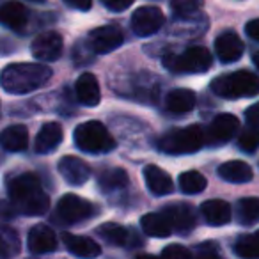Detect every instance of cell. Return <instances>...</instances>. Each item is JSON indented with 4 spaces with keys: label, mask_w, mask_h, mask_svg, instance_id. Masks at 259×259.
Returning a JSON list of instances; mask_svg holds the SVG:
<instances>
[{
    "label": "cell",
    "mask_w": 259,
    "mask_h": 259,
    "mask_svg": "<svg viewBox=\"0 0 259 259\" xmlns=\"http://www.w3.org/2000/svg\"><path fill=\"white\" fill-rule=\"evenodd\" d=\"M201 215L209 226H226L231 220V206L222 199H211L202 202Z\"/></svg>",
    "instance_id": "44dd1931"
},
{
    "label": "cell",
    "mask_w": 259,
    "mask_h": 259,
    "mask_svg": "<svg viewBox=\"0 0 259 259\" xmlns=\"http://www.w3.org/2000/svg\"><path fill=\"white\" fill-rule=\"evenodd\" d=\"M245 119H247L248 124H254V126H259V101L245 110Z\"/></svg>",
    "instance_id": "d590c367"
},
{
    "label": "cell",
    "mask_w": 259,
    "mask_h": 259,
    "mask_svg": "<svg viewBox=\"0 0 259 259\" xmlns=\"http://www.w3.org/2000/svg\"><path fill=\"white\" fill-rule=\"evenodd\" d=\"M202 4H204V0H170V9L176 18H183V16L197 13L202 8Z\"/></svg>",
    "instance_id": "1f68e13d"
},
{
    "label": "cell",
    "mask_w": 259,
    "mask_h": 259,
    "mask_svg": "<svg viewBox=\"0 0 259 259\" xmlns=\"http://www.w3.org/2000/svg\"><path fill=\"white\" fill-rule=\"evenodd\" d=\"M52 78V69L43 62H16L2 71V87L9 94H29Z\"/></svg>",
    "instance_id": "7a4b0ae2"
},
{
    "label": "cell",
    "mask_w": 259,
    "mask_h": 259,
    "mask_svg": "<svg viewBox=\"0 0 259 259\" xmlns=\"http://www.w3.org/2000/svg\"><path fill=\"white\" fill-rule=\"evenodd\" d=\"M144 181H146V185H148L149 192H151L153 195H158V197L169 195L170 192L174 190L172 178H170L165 170L156 165H146Z\"/></svg>",
    "instance_id": "ac0fdd59"
},
{
    "label": "cell",
    "mask_w": 259,
    "mask_h": 259,
    "mask_svg": "<svg viewBox=\"0 0 259 259\" xmlns=\"http://www.w3.org/2000/svg\"><path fill=\"white\" fill-rule=\"evenodd\" d=\"M252 62H254L255 68H257V71H259V52H255V54H254V57H252Z\"/></svg>",
    "instance_id": "ab89813d"
},
{
    "label": "cell",
    "mask_w": 259,
    "mask_h": 259,
    "mask_svg": "<svg viewBox=\"0 0 259 259\" xmlns=\"http://www.w3.org/2000/svg\"><path fill=\"white\" fill-rule=\"evenodd\" d=\"M197 254L199 255H219V247L215 243H202L197 247Z\"/></svg>",
    "instance_id": "f35d334b"
},
{
    "label": "cell",
    "mask_w": 259,
    "mask_h": 259,
    "mask_svg": "<svg viewBox=\"0 0 259 259\" xmlns=\"http://www.w3.org/2000/svg\"><path fill=\"white\" fill-rule=\"evenodd\" d=\"M240 130V121L233 114H220L206 128V144L222 146L236 135Z\"/></svg>",
    "instance_id": "9c48e42d"
},
{
    "label": "cell",
    "mask_w": 259,
    "mask_h": 259,
    "mask_svg": "<svg viewBox=\"0 0 259 259\" xmlns=\"http://www.w3.org/2000/svg\"><path fill=\"white\" fill-rule=\"evenodd\" d=\"M238 144L245 153H255L259 149V126L248 124L247 128L241 130Z\"/></svg>",
    "instance_id": "4dcf8cb0"
},
{
    "label": "cell",
    "mask_w": 259,
    "mask_h": 259,
    "mask_svg": "<svg viewBox=\"0 0 259 259\" xmlns=\"http://www.w3.org/2000/svg\"><path fill=\"white\" fill-rule=\"evenodd\" d=\"M62 142V128L59 122H47L41 126L39 134L36 137V144L34 149L39 155H48L54 153L59 148V144Z\"/></svg>",
    "instance_id": "e0dca14e"
},
{
    "label": "cell",
    "mask_w": 259,
    "mask_h": 259,
    "mask_svg": "<svg viewBox=\"0 0 259 259\" xmlns=\"http://www.w3.org/2000/svg\"><path fill=\"white\" fill-rule=\"evenodd\" d=\"M2 250H4V257L18 254V250H20L18 234H16L13 229H9V227H4V229H2Z\"/></svg>",
    "instance_id": "d6a6232c"
},
{
    "label": "cell",
    "mask_w": 259,
    "mask_h": 259,
    "mask_svg": "<svg viewBox=\"0 0 259 259\" xmlns=\"http://www.w3.org/2000/svg\"><path fill=\"white\" fill-rule=\"evenodd\" d=\"M0 22L11 30H23V27L29 22V13L23 4L11 0V2H6L0 9Z\"/></svg>",
    "instance_id": "ffe728a7"
},
{
    "label": "cell",
    "mask_w": 259,
    "mask_h": 259,
    "mask_svg": "<svg viewBox=\"0 0 259 259\" xmlns=\"http://www.w3.org/2000/svg\"><path fill=\"white\" fill-rule=\"evenodd\" d=\"M141 226L142 231L149 236L155 238H167L174 233V227L170 226L169 219L163 215L162 211L160 213H148L141 219Z\"/></svg>",
    "instance_id": "d4e9b609"
},
{
    "label": "cell",
    "mask_w": 259,
    "mask_h": 259,
    "mask_svg": "<svg viewBox=\"0 0 259 259\" xmlns=\"http://www.w3.org/2000/svg\"><path fill=\"white\" fill-rule=\"evenodd\" d=\"M75 93L78 101L85 107H96L101 100L100 83H98L96 76L91 75V73H83V75L78 76L75 83Z\"/></svg>",
    "instance_id": "d6986e66"
},
{
    "label": "cell",
    "mask_w": 259,
    "mask_h": 259,
    "mask_svg": "<svg viewBox=\"0 0 259 259\" xmlns=\"http://www.w3.org/2000/svg\"><path fill=\"white\" fill-rule=\"evenodd\" d=\"M122 41H124V37H122V32L117 27L105 25V27H100V29H94L93 32L89 34L87 43H89L91 50H93L94 54L105 55L121 47Z\"/></svg>",
    "instance_id": "30bf717a"
},
{
    "label": "cell",
    "mask_w": 259,
    "mask_h": 259,
    "mask_svg": "<svg viewBox=\"0 0 259 259\" xmlns=\"http://www.w3.org/2000/svg\"><path fill=\"white\" fill-rule=\"evenodd\" d=\"M178 181H180V188L188 195L201 194L206 188V185H208L206 178L201 172H197V170H187V172L181 174Z\"/></svg>",
    "instance_id": "f1b7e54d"
},
{
    "label": "cell",
    "mask_w": 259,
    "mask_h": 259,
    "mask_svg": "<svg viewBox=\"0 0 259 259\" xmlns=\"http://www.w3.org/2000/svg\"><path fill=\"white\" fill-rule=\"evenodd\" d=\"M238 220L243 226H254L259 222V197H243L238 201Z\"/></svg>",
    "instance_id": "83f0119b"
},
{
    "label": "cell",
    "mask_w": 259,
    "mask_h": 259,
    "mask_svg": "<svg viewBox=\"0 0 259 259\" xmlns=\"http://www.w3.org/2000/svg\"><path fill=\"white\" fill-rule=\"evenodd\" d=\"M234 252L240 257H259V231L241 236L234 245Z\"/></svg>",
    "instance_id": "f546056e"
},
{
    "label": "cell",
    "mask_w": 259,
    "mask_h": 259,
    "mask_svg": "<svg viewBox=\"0 0 259 259\" xmlns=\"http://www.w3.org/2000/svg\"><path fill=\"white\" fill-rule=\"evenodd\" d=\"M134 2L135 0H103V6L108 11L121 13V11H124V9H128Z\"/></svg>",
    "instance_id": "e575fe53"
},
{
    "label": "cell",
    "mask_w": 259,
    "mask_h": 259,
    "mask_svg": "<svg viewBox=\"0 0 259 259\" xmlns=\"http://www.w3.org/2000/svg\"><path fill=\"white\" fill-rule=\"evenodd\" d=\"M59 172L66 180V183L80 187V185H83L89 180L91 167L83 160L76 158V156H64L59 162Z\"/></svg>",
    "instance_id": "2e32d148"
},
{
    "label": "cell",
    "mask_w": 259,
    "mask_h": 259,
    "mask_svg": "<svg viewBox=\"0 0 259 259\" xmlns=\"http://www.w3.org/2000/svg\"><path fill=\"white\" fill-rule=\"evenodd\" d=\"M163 215L169 219L170 226L174 227L176 233H190L197 224V217L192 206L185 204V202H176V204H169L162 209Z\"/></svg>",
    "instance_id": "4fadbf2b"
},
{
    "label": "cell",
    "mask_w": 259,
    "mask_h": 259,
    "mask_svg": "<svg viewBox=\"0 0 259 259\" xmlns=\"http://www.w3.org/2000/svg\"><path fill=\"white\" fill-rule=\"evenodd\" d=\"M211 91L226 100L252 98L259 94V76L247 69L220 75L211 82Z\"/></svg>",
    "instance_id": "277c9868"
},
{
    "label": "cell",
    "mask_w": 259,
    "mask_h": 259,
    "mask_svg": "<svg viewBox=\"0 0 259 259\" xmlns=\"http://www.w3.org/2000/svg\"><path fill=\"white\" fill-rule=\"evenodd\" d=\"M34 2H41V0H34Z\"/></svg>",
    "instance_id": "60d3db41"
},
{
    "label": "cell",
    "mask_w": 259,
    "mask_h": 259,
    "mask_svg": "<svg viewBox=\"0 0 259 259\" xmlns=\"http://www.w3.org/2000/svg\"><path fill=\"white\" fill-rule=\"evenodd\" d=\"M9 202L13 209L22 215H43L50 208V197L41 188L36 174H20L9 181Z\"/></svg>",
    "instance_id": "6da1fadb"
},
{
    "label": "cell",
    "mask_w": 259,
    "mask_h": 259,
    "mask_svg": "<svg viewBox=\"0 0 259 259\" xmlns=\"http://www.w3.org/2000/svg\"><path fill=\"white\" fill-rule=\"evenodd\" d=\"M219 176L229 183H248L254 176L250 165L241 160H231L219 167Z\"/></svg>",
    "instance_id": "cb8c5ba5"
},
{
    "label": "cell",
    "mask_w": 259,
    "mask_h": 259,
    "mask_svg": "<svg viewBox=\"0 0 259 259\" xmlns=\"http://www.w3.org/2000/svg\"><path fill=\"white\" fill-rule=\"evenodd\" d=\"M27 245H29V250L36 255L50 254V252H54L57 248V236L48 226L37 224L29 231Z\"/></svg>",
    "instance_id": "9a60e30c"
},
{
    "label": "cell",
    "mask_w": 259,
    "mask_h": 259,
    "mask_svg": "<svg viewBox=\"0 0 259 259\" xmlns=\"http://www.w3.org/2000/svg\"><path fill=\"white\" fill-rule=\"evenodd\" d=\"M96 234L108 245H117V247H126V245L128 247H139V245H142L141 238L134 231L114 222L101 224L96 229Z\"/></svg>",
    "instance_id": "7c38bea8"
},
{
    "label": "cell",
    "mask_w": 259,
    "mask_h": 259,
    "mask_svg": "<svg viewBox=\"0 0 259 259\" xmlns=\"http://www.w3.org/2000/svg\"><path fill=\"white\" fill-rule=\"evenodd\" d=\"M64 245L71 254L78 257H96L101 254V247L94 240L87 236H75V234H64L62 236Z\"/></svg>",
    "instance_id": "603a6c76"
},
{
    "label": "cell",
    "mask_w": 259,
    "mask_h": 259,
    "mask_svg": "<svg viewBox=\"0 0 259 259\" xmlns=\"http://www.w3.org/2000/svg\"><path fill=\"white\" fill-rule=\"evenodd\" d=\"M245 32L248 34V37L259 43V18L250 20V22L245 25Z\"/></svg>",
    "instance_id": "8d00e7d4"
},
{
    "label": "cell",
    "mask_w": 259,
    "mask_h": 259,
    "mask_svg": "<svg viewBox=\"0 0 259 259\" xmlns=\"http://www.w3.org/2000/svg\"><path fill=\"white\" fill-rule=\"evenodd\" d=\"M93 213L94 206L75 194L61 197V201L57 202V209H55V217L64 226H71V224H78L85 219H91Z\"/></svg>",
    "instance_id": "52a82bcc"
},
{
    "label": "cell",
    "mask_w": 259,
    "mask_h": 259,
    "mask_svg": "<svg viewBox=\"0 0 259 259\" xmlns=\"http://www.w3.org/2000/svg\"><path fill=\"white\" fill-rule=\"evenodd\" d=\"M2 146L9 153L25 151L29 146V130L23 124H13L2 132Z\"/></svg>",
    "instance_id": "7402d4cb"
},
{
    "label": "cell",
    "mask_w": 259,
    "mask_h": 259,
    "mask_svg": "<svg viewBox=\"0 0 259 259\" xmlns=\"http://www.w3.org/2000/svg\"><path fill=\"white\" fill-rule=\"evenodd\" d=\"M213 57L204 47H188L181 54H167L163 68L172 73H204L211 68Z\"/></svg>",
    "instance_id": "8992f818"
},
{
    "label": "cell",
    "mask_w": 259,
    "mask_h": 259,
    "mask_svg": "<svg viewBox=\"0 0 259 259\" xmlns=\"http://www.w3.org/2000/svg\"><path fill=\"white\" fill-rule=\"evenodd\" d=\"M75 144L80 151L91 153V155H101V153H110L115 148V141L105 124L100 121H87L75 128Z\"/></svg>",
    "instance_id": "5b68a950"
},
{
    "label": "cell",
    "mask_w": 259,
    "mask_h": 259,
    "mask_svg": "<svg viewBox=\"0 0 259 259\" xmlns=\"http://www.w3.org/2000/svg\"><path fill=\"white\" fill-rule=\"evenodd\" d=\"M194 107L195 94L190 89H174L165 98V108L170 114H188Z\"/></svg>",
    "instance_id": "484cf974"
},
{
    "label": "cell",
    "mask_w": 259,
    "mask_h": 259,
    "mask_svg": "<svg viewBox=\"0 0 259 259\" xmlns=\"http://www.w3.org/2000/svg\"><path fill=\"white\" fill-rule=\"evenodd\" d=\"M64 41L57 32H43L32 41V55L37 61L52 62L62 55Z\"/></svg>",
    "instance_id": "8fae6325"
},
{
    "label": "cell",
    "mask_w": 259,
    "mask_h": 259,
    "mask_svg": "<svg viewBox=\"0 0 259 259\" xmlns=\"http://www.w3.org/2000/svg\"><path fill=\"white\" fill-rule=\"evenodd\" d=\"M162 255L165 257H180V259H185V257H190L192 252L188 248H185L183 245H169L162 250Z\"/></svg>",
    "instance_id": "836d02e7"
},
{
    "label": "cell",
    "mask_w": 259,
    "mask_h": 259,
    "mask_svg": "<svg viewBox=\"0 0 259 259\" xmlns=\"http://www.w3.org/2000/svg\"><path fill=\"white\" fill-rule=\"evenodd\" d=\"M165 23V16L155 6H144L139 8L137 11L132 15V22L130 27L134 30L135 36L139 37H148L153 36L155 32H158Z\"/></svg>",
    "instance_id": "ba28073f"
},
{
    "label": "cell",
    "mask_w": 259,
    "mask_h": 259,
    "mask_svg": "<svg viewBox=\"0 0 259 259\" xmlns=\"http://www.w3.org/2000/svg\"><path fill=\"white\" fill-rule=\"evenodd\" d=\"M206 144V130L199 124L174 128L158 139V149L167 155H190Z\"/></svg>",
    "instance_id": "3957f363"
},
{
    "label": "cell",
    "mask_w": 259,
    "mask_h": 259,
    "mask_svg": "<svg viewBox=\"0 0 259 259\" xmlns=\"http://www.w3.org/2000/svg\"><path fill=\"white\" fill-rule=\"evenodd\" d=\"M64 4L73 9H78V11H89L93 0H64Z\"/></svg>",
    "instance_id": "74e56055"
},
{
    "label": "cell",
    "mask_w": 259,
    "mask_h": 259,
    "mask_svg": "<svg viewBox=\"0 0 259 259\" xmlns=\"http://www.w3.org/2000/svg\"><path fill=\"white\" fill-rule=\"evenodd\" d=\"M215 54L219 61L224 62V64L236 62L243 55V41L240 39L238 34L231 32V30L222 32L215 39Z\"/></svg>",
    "instance_id": "5bb4252c"
},
{
    "label": "cell",
    "mask_w": 259,
    "mask_h": 259,
    "mask_svg": "<svg viewBox=\"0 0 259 259\" xmlns=\"http://www.w3.org/2000/svg\"><path fill=\"white\" fill-rule=\"evenodd\" d=\"M128 185V174L121 167H112V169H105L103 172L98 176V187L103 192H114L121 190Z\"/></svg>",
    "instance_id": "4316f807"
}]
</instances>
